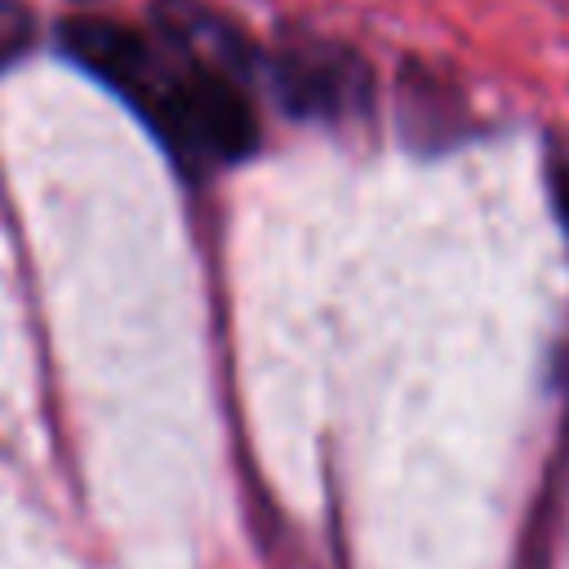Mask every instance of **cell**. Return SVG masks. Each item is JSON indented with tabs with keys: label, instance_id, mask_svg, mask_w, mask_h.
I'll return each instance as SVG.
<instances>
[{
	"label": "cell",
	"instance_id": "obj_1",
	"mask_svg": "<svg viewBox=\"0 0 569 569\" xmlns=\"http://www.w3.org/2000/svg\"><path fill=\"white\" fill-rule=\"evenodd\" d=\"M156 36L76 18L62 27L67 53L107 80L156 138L187 164H236L258 147V116L249 98V49L209 9L191 0L156 4Z\"/></svg>",
	"mask_w": 569,
	"mask_h": 569
},
{
	"label": "cell",
	"instance_id": "obj_2",
	"mask_svg": "<svg viewBox=\"0 0 569 569\" xmlns=\"http://www.w3.org/2000/svg\"><path fill=\"white\" fill-rule=\"evenodd\" d=\"M280 93L298 116L338 120L365 107L369 80H365L360 58H351L347 49L311 44V49H293L280 58Z\"/></svg>",
	"mask_w": 569,
	"mask_h": 569
},
{
	"label": "cell",
	"instance_id": "obj_3",
	"mask_svg": "<svg viewBox=\"0 0 569 569\" xmlns=\"http://www.w3.org/2000/svg\"><path fill=\"white\" fill-rule=\"evenodd\" d=\"M31 44V18L18 0H0V67H9Z\"/></svg>",
	"mask_w": 569,
	"mask_h": 569
},
{
	"label": "cell",
	"instance_id": "obj_4",
	"mask_svg": "<svg viewBox=\"0 0 569 569\" xmlns=\"http://www.w3.org/2000/svg\"><path fill=\"white\" fill-rule=\"evenodd\" d=\"M556 209H560V222H565V231H569V164H560L556 169Z\"/></svg>",
	"mask_w": 569,
	"mask_h": 569
}]
</instances>
